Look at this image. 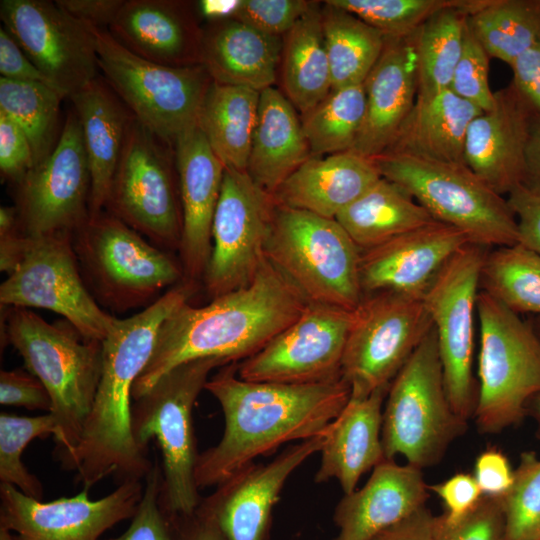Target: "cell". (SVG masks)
Instances as JSON below:
<instances>
[{"instance_id": "obj_12", "label": "cell", "mask_w": 540, "mask_h": 540, "mask_svg": "<svg viewBox=\"0 0 540 540\" xmlns=\"http://www.w3.org/2000/svg\"><path fill=\"white\" fill-rule=\"evenodd\" d=\"M105 211L154 245L165 250H179L183 221L174 147L158 138L134 116Z\"/></svg>"}, {"instance_id": "obj_50", "label": "cell", "mask_w": 540, "mask_h": 540, "mask_svg": "<svg viewBox=\"0 0 540 540\" xmlns=\"http://www.w3.org/2000/svg\"><path fill=\"white\" fill-rule=\"evenodd\" d=\"M34 166L30 142L23 130L5 113L0 111V171L14 183Z\"/></svg>"}, {"instance_id": "obj_41", "label": "cell", "mask_w": 540, "mask_h": 540, "mask_svg": "<svg viewBox=\"0 0 540 540\" xmlns=\"http://www.w3.org/2000/svg\"><path fill=\"white\" fill-rule=\"evenodd\" d=\"M63 98L58 90L47 84L0 77V111L27 136L34 166L45 160L58 142V119Z\"/></svg>"}, {"instance_id": "obj_54", "label": "cell", "mask_w": 540, "mask_h": 540, "mask_svg": "<svg viewBox=\"0 0 540 540\" xmlns=\"http://www.w3.org/2000/svg\"><path fill=\"white\" fill-rule=\"evenodd\" d=\"M473 476L483 496L501 499L513 485L514 469L501 450L491 447L477 456Z\"/></svg>"}, {"instance_id": "obj_4", "label": "cell", "mask_w": 540, "mask_h": 540, "mask_svg": "<svg viewBox=\"0 0 540 540\" xmlns=\"http://www.w3.org/2000/svg\"><path fill=\"white\" fill-rule=\"evenodd\" d=\"M5 340L22 356L28 372L48 391L55 419L58 461L80 441L91 411L102 365V342L84 339L72 325L48 323L27 308L8 307Z\"/></svg>"}, {"instance_id": "obj_22", "label": "cell", "mask_w": 540, "mask_h": 540, "mask_svg": "<svg viewBox=\"0 0 540 540\" xmlns=\"http://www.w3.org/2000/svg\"><path fill=\"white\" fill-rule=\"evenodd\" d=\"M174 152L183 221L180 263L184 281L195 284L203 279L209 263L212 223L225 166L198 126L178 137Z\"/></svg>"}, {"instance_id": "obj_52", "label": "cell", "mask_w": 540, "mask_h": 540, "mask_svg": "<svg viewBox=\"0 0 540 540\" xmlns=\"http://www.w3.org/2000/svg\"><path fill=\"white\" fill-rule=\"evenodd\" d=\"M506 199L517 220L519 243L540 255V188L520 184Z\"/></svg>"}, {"instance_id": "obj_43", "label": "cell", "mask_w": 540, "mask_h": 540, "mask_svg": "<svg viewBox=\"0 0 540 540\" xmlns=\"http://www.w3.org/2000/svg\"><path fill=\"white\" fill-rule=\"evenodd\" d=\"M57 433L54 417L0 414V481L16 487L25 495L43 499V486L39 479L23 465L22 453L34 439H45Z\"/></svg>"}, {"instance_id": "obj_64", "label": "cell", "mask_w": 540, "mask_h": 540, "mask_svg": "<svg viewBox=\"0 0 540 540\" xmlns=\"http://www.w3.org/2000/svg\"><path fill=\"white\" fill-rule=\"evenodd\" d=\"M536 331L538 332L539 336H540V317L537 318L536 320V326H534Z\"/></svg>"}, {"instance_id": "obj_19", "label": "cell", "mask_w": 540, "mask_h": 540, "mask_svg": "<svg viewBox=\"0 0 540 540\" xmlns=\"http://www.w3.org/2000/svg\"><path fill=\"white\" fill-rule=\"evenodd\" d=\"M4 28L64 98L97 78L95 36L54 1L1 0Z\"/></svg>"}, {"instance_id": "obj_51", "label": "cell", "mask_w": 540, "mask_h": 540, "mask_svg": "<svg viewBox=\"0 0 540 540\" xmlns=\"http://www.w3.org/2000/svg\"><path fill=\"white\" fill-rule=\"evenodd\" d=\"M0 403L48 412L52 407L50 395L41 381L21 369L0 372Z\"/></svg>"}, {"instance_id": "obj_21", "label": "cell", "mask_w": 540, "mask_h": 540, "mask_svg": "<svg viewBox=\"0 0 540 540\" xmlns=\"http://www.w3.org/2000/svg\"><path fill=\"white\" fill-rule=\"evenodd\" d=\"M326 434L299 441L266 464L251 463L217 485L199 505L226 540H269L273 507L293 471L321 451Z\"/></svg>"}, {"instance_id": "obj_15", "label": "cell", "mask_w": 540, "mask_h": 540, "mask_svg": "<svg viewBox=\"0 0 540 540\" xmlns=\"http://www.w3.org/2000/svg\"><path fill=\"white\" fill-rule=\"evenodd\" d=\"M4 307L53 311L88 340L101 341L115 317L100 308L82 278L72 234L27 237L17 267L0 286Z\"/></svg>"}, {"instance_id": "obj_56", "label": "cell", "mask_w": 540, "mask_h": 540, "mask_svg": "<svg viewBox=\"0 0 540 540\" xmlns=\"http://www.w3.org/2000/svg\"><path fill=\"white\" fill-rule=\"evenodd\" d=\"M513 85L537 114H540V41L511 65Z\"/></svg>"}, {"instance_id": "obj_3", "label": "cell", "mask_w": 540, "mask_h": 540, "mask_svg": "<svg viewBox=\"0 0 540 540\" xmlns=\"http://www.w3.org/2000/svg\"><path fill=\"white\" fill-rule=\"evenodd\" d=\"M308 303L267 259L249 285L202 307L183 303L162 323L132 398L144 395L182 363L199 358L245 360L294 322Z\"/></svg>"}, {"instance_id": "obj_7", "label": "cell", "mask_w": 540, "mask_h": 540, "mask_svg": "<svg viewBox=\"0 0 540 540\" xmlns=\"http://www.w3.org/2000/svg\"><path fill=\"white\" fill-rule=\"evenodd\" d=\"M381 177L409 192L438 222L461 231L471 244L519 243L508 201L466 164L383 153L372 158Z\"/></svg>"}, {"instance_id": "obj_57", "label": "cell", "mask_w": 540, "mask_h": 540, "mask_svg": "<svg viewBox=\"0 0 540 540\" xmlns=\"http://www.w3.org/2000/svg\"><path fill=\"white\" fill-rule=\"evenodd\" d=\"M125 0H57L64 11L80 22L108 29Z\"/></svg>"}, {"instance_id": "obj_27", "label": "cell", "mask_w": 540, "mask_h": 540, "mask_svg": "<svg viewBox=\"0 0 540 540\" xmlns=\"http://www.w3.org/2000/svg\"><path fill=\"white\" fill-rule=\"evenodd\" d=\"M428 484L422 469L383 460L363 487L344 494L335 508V540H372L425 506Z\"/></svg>"}, {"instance_id": "obj_20", "label": "cell", "mask_w": 540, "mask_h": 540, "mask_svg": "<svg viewBox=\"0 0 540 540\" xmlns=\"http://www.w3.org/2000/svg\"><path fill=\"white\" fill-rule=\"evenodd\" d=\"M89 488L72 497L43 502L16 487L0 485V528L13 540H100L116 524L131 519L142 498V480H127L91 500Z\"/></svg>"}, {"instance_id": "obj_32", "label": "cell", "mask_w": 540, "mask_h": 540, "mask_svg": "<svg viewBox=\"0 0 540 540\" xmlns=\"http://www.w3.org/2000/svg\"><path fill=\"white\" fill-rule=\"evenodd\" d=\"M301 118L283 92H260L257 121L246 172L262 189L274 194L311 157Z\"/></svg>"}, {"instance_id": "obj_44", "label": "cell", "mask_w": 540, "mask_h": 540, "mask_svg": "<svg viewBox=\"0 0 540 540\" xmlns=\"http://www.w3.org/2000/svg\"><path fill=\"white\" fill-rule=\"evenodd\" d=\"M465 0H328L386 37L405 38L413 35L435 13Z\"/></svg>"}, {"instance_id": "obj_5", "label": "cell", "mask_w": 540, "mask_h": 540, "mask_svg": "<svg viewBox=\"0 0 540 540\" xmlns=\"http://www.w3.org/2000/svg\"><path fill=\"white\" fill-rule=\"evenodd\" d=\"M229 364L219 358H199L164 374L131 408V430L137 446L147 453L155 439L162 456L160 504L171 518L191 516L202 499L195 470L199 454L192 411L210 372Z\"/></svg>"}, {"instance_id": "obj_9", "label": "cell", "mask_w": 540, "mask_h": 540, "mask_svg": "<svg viewBox=\"0 0 540 540\" xmlns=\"http://www.w3.org/2000/svg\"><path fill=\"white\" fill-rule=\"evenodd\" d=\"M477 406L479 432L495 434L520 423L540 393V336L535 327L480 290Z\"/></svg>"}, {"instance_id": "obj_14", "label": "cell", "mask_w": 540, "mask_h": 540, "mask_svg": "<svg viewBox=\"0 0 540 540\" xmlns=\"http://www.w3.org/2000/svg\"><path fill=\"white\" fill-rule=\"evenodd\" d=\"M487 248L467 244L442 268L423 300L436 333L444 383L454 413L474 418L477 382L473 375L475 317Z\"/></svg>"}, {"instance_id": "obj_17", "label": "cell", "mask_w": 540, "mask_h": 540, "mask_svg": "<svg viewBox=\"0 0 540 540\" xmlns=\"http://www.w3.org/2000/svg\"><path fill=\"white\" fill-rule=\"evenodd\" d=\"M16 185L15 207L27 237L73 235L89 219L90 171L74 109L52 153Z\"/></svg>"}, {"instance_id": "obj_6", "label": "cell", "mask_w": 540, "mask_h": 540, "mask_svg": "<svg viewBox=\"0 0 540 540\" xmlns=\"http://www.w3.org/2000/svg\"><path fill=\"white\" fill-rule=\"evenodd\" d=\"M267 260L309 303L355 310L361 250L336 219L276 203Z\"/></svg>"}, {"instance_id": "obj_34", "label": "cell", "mask_w": 540, "mask_h": 540, "mask_svg": "<svg viewBox=\"0 0 540 540\" xmlns=\"http://www.w3.org/2000/svg\"><path fill=\"white\" fill-rule=\"evenodd\" d=\"M336 220L361 251L436 222L409 192L383 177Z\"/></svg>"}, {"instance_id": "obj_28", "label": "cell", "mask_w": 540, "mask_h": 540, "mask_svg": "<svg viewBox=\"0 0 540 540\" xmlns=\"http://www.w3.org/2000/svg\"><path fill=\"white\" fill-rule=\"evenodd\" d=\"M380 178L371 158L351 151L311 156L273 197L280 205L336 219Z\"/></svg>"}, {"instance_id": "obj_31", "label": "cell", "mask_w": 540, "mask_h": 540, "mask_svg": "<svg viewBox=\"0 0 540 540\" xmlns=\"http://www.w3.org/2000/svg\"><path fill=\"white\" fill-rule=\"evenodd\" d=\"M282 49V37L236 19L216 21L202 32L201 65L214 82L261 92L276 81Z\"/></svg>"}, {"instance_id": "obj_59", "label": "cell", "mask_w": 540, "mask_h": 540, "mask_svg": "<svg viewBox=\"0 0 540 540\" xmlns=\"http://www.w3.org/2000/svg\"><path fill=\"white\" fill-rule=\"evenodd\" d=\"M171 519L176 540H226L214 520L199 507L191 516Z\"/></svg>"}, {"instance_id": "obj_30", "label": "cell", "mask_w": 540, "mask_h": 540, "mask_svg": "<svg viewBox=\"0 0 540 540\" xmlns=\"http://www.w3.org/2000/svg\"><path fill=\"white\" fill-rule=\"evenodd\" d=\"M390 386V385H389ZM389 386L364 398L350 399L330 423L321 449L317 483L336 479L344 494L356 489L361 476L385 460L381 440L383 403Z\"/></svg>"}, {"instance_id": "obj_47", "label": "cell", "mask_w": 540, "mask_h": 540, "mask_svg": "<svg viewBox=\"0 0 540 540\" xmlns=\"http://www.w3.org/2000/svg\"><path fill=\"white\" fill-rule=\"evenodd\" d=\"M436 540H506L505 516L501 499L483 496L466 515L448 520L435 516Z\"/></svg>"}, {"instance_id": "obj_40", "label": "cell", "mask_w": 540, "mask_h": 540, "mask_svg": "<svg viewBox=\"0 0 540 540\" xmlns=\"http://www.w3.org/2000/svg\"><path fill=\"white\" fill-rule=\"evenodd\" d=\"M480 288L517 314L540 317V255L520 243L487 251Z\"/></svg>"}, {"instance_id": "obj_10", "label": "cell", "mask_w": 540, "mask_h": 540, "mask_svg": "<svg viewBox=\"0 0 540 540\" xmlns=\"http://www.w3.org/2000/svg\"><path fill=\"white\" fill-rule=\"evenodd\" d=\"M73 247L95 296L119 312L147 307L184 281L173 255L107 211L74 232Z\"/></svg>"}, {"instance_id": "obj_33", "label": "cell", "mask_w": 540, "mask_h": 540, "mask_svg": "<svg viewBox=\"0 0 540 540\" xmlns=\"http://www.w3.org/2000/svg\"><path fill=\"white\" fill-rule=\"evenodd\" d=\"M483 112L451 89L416 97L411 111L384 153L465 164L468 127Z\"/></svg>"}, {"instance_id": "obj_25", "label": "cell", "mask_w": 540, "mask_h": 540, "mask_svg": "<svg viewBox=\"0 0 540 540\" xmlns=\"http://www.w3.org/2000/svg\"><path fill=\"white\" fill-rule=\"evenodd\" d=\"M366 111L350 150L367 158L384 153L417 97V64L413 35L385 36L383 51L363 82Z\"/></svg>"}, {"instance_id": "obj_23", "label": "cell", "mask_w": 540, "mask_h": 540, "mask_svg": "<svg viewBox=\"0 0 540 540\" xmlns=\"http://www.w3.org/2000/svg\"><path fill=\"white\" fill-rule=\"evenodd\" d=\"M467 244L461 231L436 221L361 251L363 293L392 291L423 298L445 264Z\"/></svg>"}, {"instance_id": "obj_24", "label": "cell", "mask_w": 540, "mask_h": 540, "mask_svg": "<svg viewBox=\"0 0 540 540\" xmlns=\"http://www.w3.org/2000/svg\"><path fill=\"white\" fill-rule=\"evenodd\" d=\"M534 115L511 82L494 92L493 107L468 127L465 164L500 195L525 183V150Z\"/></svg>"}, {"instance_id": "obj_42", "label": "cell", "mask_w": 540, "mask_h": 540, "mask_svg": "<svg viewBox=\"0 0 540 540\" xmlns=\"http://www.w3.org/2000/svg\"><path fill=\"white\" fill-rule=\"evenodd\" d=\"M365 111L363 84L331 90L319 104L300 117L311 155L350 151L362 128Z\"/></svg>"}, {"instance_id": "obj_46", "label": "cell", "mask_w": 540, "mask_h": 540, "mask_svg": "<svg viewBox=\"0 0 540 540\" xmlns=\"http://www.w3.org/2000/svg\"><path fill=\"white\" fill-rule=\"evenodd\" d=\"M162 469L158 458L144 479V491L127 530L118 537L102 540H176L173 520L160 504Z\"/></svg>"}, {"instance_id": "obj_49", "label": "cell", "mask_w": 540, "mask_h": 540, "mask_svg": "<svg viewBox=\"0 0 540 540\" xmlns=\"http://www.w3.org/2000/svg\"><path fill=\"white\" fill-rule=\"evenodd\" d=\"M313 3L305 0H241L234 19L261 33L282 37Z\"/></svg>"}, {"instance_id": "obj_48", "label": "cell", "mask_w": 540, "mask_h": 540, "mask_svg": "<svg viewBox=\"0 0 540 540\" xmlns=\"http://www.w3.org/2000/svg\"><path fill=\"white\" fill-rule=\"evenodd\" d=\"M489 58L466 23L462 53L449 89L484 112L494 105V92L489 85Z\"/></svg>"}, {"instance_id": "obj_36", "label": "cell", "mask_w": 540, "mask_h": 540, "mask_svg": "<svg viewBox=\"0 0 540 540\" xmlns=\"http://www.w3.org/2000/svg\"><path fill=\"white\" fill-rule=\"evenodd\" d=\"M280 63L284 95L302 115L331 92L321 10L315 2L285 35Z\"/></svg>"}, {"instance_id": "obj_13", "label": "cell", "mask_w": 540, "mask_h": 540, "mask_svg": "<svg viewBox=\"0 0 540 540\" xmlns=\"http://www.w3.org/2000/svg\"><path fill=\"white\" fill-rule=\"evenodd\" d=\"M431 328L423 298L392 291L364 294L341 364L351 397L389 386Z\"/></svg>"}, {"instance_id": "obj_39", "label": "cell", "mask_w": 540, "mask_h": 540, "mask_svg": "<svg viewBox=\"0 0 540 540\" xmlns=\"http://www.w3.org/2000/svg\"><path fill=\"white\" fill-rule=\"evenodd\" d=\"M475 2L465 0L435 13L413 34L417 97L450 88L463 49L466 18Z\"/></svg>"}, {"instance_id": "obj_55", "label": "cell", "mask_w": 540, "mask_h": 540, "mask_svg": "<svg viewBox=\"0 0 540 540\" xmlns=\"http://www.w3.org/2000/svg\"><path fill=\"white\" fill-rule=\"evenodd\" d=\"M0 74L9 80L41 82L52 86L3 26L0 28Z\"/></svg>"}, {"instance_id": "obj_16", "label": "cell", "mask_w": 540, "mask_h": 540, "mask_svg": "<svg viewBox=\"0 0 540 540\" xmlns=\"http://www.w3.org/2000/svg\"><path fill=\"white\" fill-rule=\"evenodd\" d=\"M276 201L246 171L225 168L203 276L213 299L249 285L266 261Z\"/></svg>"}, {"instance_id": "obj_37", "label": "cell", "mask_w": 540, "mask_h": 540, "mask_svg": "<svg viewBox=\"0 0 540 540\" xmlns=\"http://www.w3.org/2000/svg\"><path fill=\"white\" fill-rule=\"evenodd\" d=\"M466 23L490 58L510 66L540 41V0H476Z\"/></svg>"}, {"instance_id": "obj_1", "label": "cell", "mask_w": 540, "mask_h": 540, "mask_svg": "<svg viewBox=\"0 0 540 540\" xmlns=\"http://www.w3.org/2000/svg\"><path fill=\"white\" fill-rule=\"evenodd\" d=\"M236 374L237 365L229 363L204 388L219 402L225 429L217 445L199 454V489L219 485L283 444L325 434L351 396L342 377L289 384L245 381Z\"/></svg>"}, {"instance_id": "obj_63", "label": "cell", "mask_w": 540, "mask_h": 540, "mask_svg": "<svg viewBox=\"0 0 540 540\" xmlns=\"http://www.w3.org/2000/svg\"><path fill=\"white\" fill-rule=\"evenodd\" d=\"M0 540H13L12 534L3 528H0Z\"/></svg>"}, {"instance_id": "obj_38", "label": "cell", "mask_w": 540, "mask_h": 540, "mask_svg": "<svg viewBox=\"0 0 540 540\" xmlns=\"http://www.w3.org/2000/svg\"><path fill=\"white\" fill-rule=\"evenodd\" d=\"M321 16L332 90L363 84L383 51L384 34L326 1Z\"/></svg>"}, {"instance_id": "obj_18", "label": "cell", "mask_w": 540, "mask_h": 540, "mask_svg": "<svg viewBox=\"0 0 540 540\" xmlns=\"http://www.w3.org/2000/svg\"><path fill=\"white\" fill-rule=\"evenodd\" d=\"M353 317L354 310L308 303L294 322L237 365L238 377L289 384L342 377V358Z\"/></svg>"}, {"instance_id": "obj_35", "label": "cell", "mask_w": 540, "mask_h": 540, "mask_svg": "<svg viewBox=\"0 0 540 540\" xmlns=\"http://www.w3.org/2000/svg\"><path fill=\"white\" fill-rule=\"evenodd\" d=\"M260 92L212 81L203 98L198 127L225 168L246 171Z\"/></svg>"}, {"instance_id": "obj_2", "label": "cell", "mask_w": 540, "mask_h": 540, "mask_svg": "<svg viewBox=\"0 0 540 540\" xmlns=\"http://www.w3.org/2000/svg\"><path fill=\"white\" fill-rule=\"evenodd\" d=\"M183 281L142 311L115 318L102 340L100 380L79 443L59 462L76 471L75 480L91 488L107 476L118 483L145 479L153 462L136 444L131 430L132 388L147 366L165 319L194 293Z\"/></svg>"}, {"instance_id": "obj_29", "label": "cell", "mask_w": 540, "mask_h": 540, "mask_svg": "<svg viewBox=\"0 0 540 540\" xmlns=\"http://www.w3.org/2000/svg\"><path fill=\"white\" fill-rule=\"evenodd\" d=\"M79 119L90 171L89 217L105 211L132 113L104 78L69 97Z\"/></svg>"}, {"instance_id": "obj_53", "label": "cell", "mask_w": 540, "mask_h": 540, "mask_svg": "<svg viewBox=\"0 0 540 540\" xmlns=\"http://www.w3.org/2000/svg\"><path fill=\"white\" fill-rule=\"evenodd\" d=\"M428 490L442 501L448 520H456L470 512L483 497L471 473H456L443 482L428 485Z\"/></svg>"}, {"instance_id": "obj_61", "label": "cell", "mask_w": 540, "mask_h": 540, "mask_svg": "<svg viewBox=\"0 0 540 540\" xmlns=\"http://www.w3.org/2000/svg\"><path fill=\"white\" fill-rule=\"evenodd\" d=\"M241 0H203L197 6L200 13L211 22L234 19Z\"/></svg>"}, {"instance_id": "obj_26", "label": "cell", "mask_w": 540, "mask_h": 540, "mask_svg": "<svg viewBox=\"0 0 540 540\" xmlns=\"http://www.w3.org/2000/svg\"><path fill=\"white\" fill-rule=\"evenodd\" d=\"M107 31L146 60L175 67L201 65L203 30L187 2L125 0Z\"/></svg>"}, {"instance_id": "obj_11", "label": "cell", "mask_w": 540, "mask_h": 540, "mask_svg": "<svg viewBox=\"0 0 540 540\" xmlns=\"http://www.w3.org/2000/svg\"><path fill=\"white\" fill-rule=\"evenodd\" d=\"M90 27L105 81L143 126L173 147L180 135L198 126L212 82L203 65L175 67L146 60L107 29Z\"/></svg>"}, {"instance_id": "obj_60", "label": "cell", "mask_w": 540, "mask_h": 540, "mask_svg": "<svg viewBox=\"0 0 540 540\" xmlns=\"http://www.w3.org/2000/svg\"><path fill=\"white\" fill-rule=\"evenodd\" d=\"M525 184L540 188V114L532 118L525 150Z\"/></svg>"}, {"instance_id": "obj_45", "label": "cell", "mask_w": 540, "mask_h": 540, "mask_svg": "<svg viewBox=\"0 0 540 540\" xmlns=\"http://www.w3.org/2000/svg\"><path fill=\"white\" fill-rule=\"evenodd\" d=\"M501 503L506 540H540V459L535 452L521 453L513 485Z\"/></svg>"}, {"instance_id": "obj_58", "label": "cell", "mask_w": 540, "mask_h": 540, "mask_svg": "<svg viewBox=\"0 0 540 540\" xmlns=\"http://www.w3.org/2000/svg\"><path fill=\"white\" fill-rule=\"evenodd\" d=\"M435 516L425 506L376 535L372 540H436Z\"/></svg>"}, {"instance_id": "obj_62", "label": "cell", "mask_w": 540, "mask_h": 540, "mask_svg": "<svg viewBox=\"0 0 540 540\" xmlns=\"http://www.w3.org/2000/svg\"><path fill=\"white\" fill-rule=\"evenodd\" d=\"M527 416L533 418L537 424V437L540 439V393L530 399L527 404Z\"/></svg>"}, {"instance_id": "obj_8", "label": "cell", "mask_w": 540, "mask_h": 540, "mask_svg": "<svg viewBox=\"0 0 540 540\" xmlns=\"http://www.w3.org/2000/svg\"><path fill=\"white\" fill-rule=\"evenodd\" d=\"M466 428L449 403L432 326L390 383L382 415L384 457L400 455L423 470L439 463Z\"/></svg>"}]
</instances>
